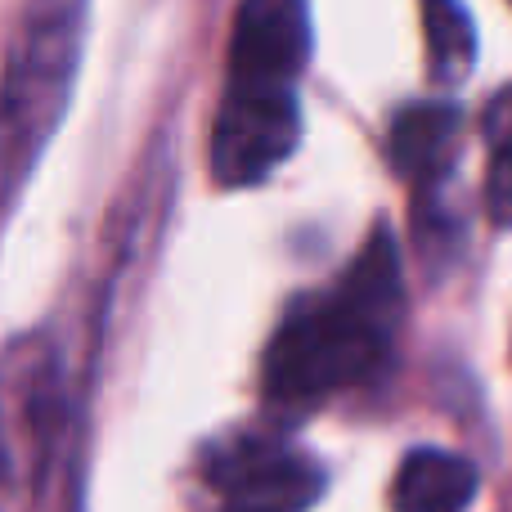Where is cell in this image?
I'll return each instance as SVG.
<instances>
[{"label":"cell","instance_id":"cell-3","mask_svg":"<svg viewBox=\"0 0 512 512\" xmlns=\"http://www.w3.org/2000/svg\"><path fill=\"white\" fill-rule=\"evenodd\" d=\"M301 140L297 86L265 81H225L221 108L212 122V171L225 189L265 180L292 158Z\"/></svg>","mask_w":512,"mask_h":512},{"label":"cell","instance_id":"cell-2","mask_svg":"<svg viewBox=\"0 0 512 512\" xmlns=\"http://www.w3.org/2000/svg\"><path fill=\"white\" fill-rule=\"evenodd\" d=\"M90 0H27L0 68V212L68 113Z\"/></svg>","mask_w":512,"mask_h":512},{"label":"cell","instance_id":"cell-1","mask_svg":"<svg viewBox=\"0 0 512 512\" xmlns=\"http://www.w3.org/2000/svg\"><path fill=\"white\" fill-rule=\"evenodd\" d=\"M405 315L400 252L387 230H373L333 292L310 297L265 346L261 382L274 405H319L346 387L378 378Z\"/></svg>","mask_w":512,"mask_h":512},{"label":"cell","instance_id":"cell-4","mask_svg":"<svg viewBox=\"0 0 512 512\" xmlns=\"http://www.w3.org/2000/svg\"><path fill=\"white\" fill-rule=\"evenodd\" d=\"M63 418L59 360L45 337H18L0 355V436L9 450V468L18 490H32L50 463L54 436Z\"/></svg>","mask_w":512,"mask_h":512},{"label":"cell","instance_id":"cell-9","mask_svg":"<svg viewBox=\"0 0 512 512\" xmlns=\"http://www.w3.org/2000/svg\"><path fill=\"white\" fill-rule=\"evenodd\" d=\"M427 41V68L436 86H463L477 63V23L463 0H418Z\"/></svg>","mask_w":512,"mask_h":512},{"label":"cell","instance_id":"cell-11","mask_svg":"<svg viewBox=\"0 0 512 512\" xmlns=\"http://www.w3.org/2000/svg\"><path fill=\"white\" fill-rule=\"evenodd\" d=\"M481 135H486L490 153L512 149V86H504L481 113Z\"/></svg>","mask_w":512,"mask_h":512},{"label":"cell","instance_id":"cell-12","mask_svg":"<svg viewBox=\"0 0 512 512\" xmlns=\"http://www.w3.org/2000/svg\"><path fill=\"white\" fill-rule=\"evenodd\" d=\"M23 490H18V477L14 468H9V450H5V436H0V512H18L23 504Z\"/></svg>","mask_w":512,"mask_h":512},{"label":"cell","instance_id":"cell-10","mask_svg":"<svg viewBox=\"0 0 512 512\" xmlns=\"http://www.w3.org/2000/svg\"><path fill=\"white\" fill-rule=\"evenodd\" d=\"M486 216L508 230L512 225V149L490 153V171H486Z\"/></svg>","mask_w":512,"mask_h":512},{"label":"cell","instance_id":"cell-5","mask_svg":"<svg viewBox=\"0 0 512 512\" xmlns=\"http://www.w3.org/2000/svg\"><path fill=\"white\" fill-rule=\"evenodd\" d=\"M212 486L239 512H306L324 490L315 459L283 441L243 436L212 459Z\"/></svg>","mask_w":512,"mask_h":512},{"label":"cell","instance_id":"cell-7","mask_svg":"<svg viewBox=\"0 0 512 512\" xmlns=\"http://www.w3.org/2000/svg\"><path fill=\"white\" fill-rule=\"evenodd\" d=\"M459 131L463 113L445 99H423V104L400 108L387 131V158L396 167V176L409 180V185L441 180L445 167L454 162V149H459Z\"/></svg>","mask_w":512,"mask_h":512},{"label":"cell","instance_id":"cell-6","mask_svg":"<svg viewBox=\"0 0 512 512\" xmlns=\"http://www.w3.org/2000/svg\"><path fill=\"white\" fill-rule=\"evenodd\" d=\"M310 41L306 0H243L230 36V81L297 86Z\"/></svg>","mask_w":512,"mask_h":512},{"label":"cell","instance_id":"cell-8","mask_svg":"<svg viewBox=\"0 0 512 512\" xmlns=\"http://www.w3.org/2000/svg\"><path fill=\"white\" fill-rule=\"evenodd\" d=\"M481 490V472L454 450H409L391 481V512H468Z\"/></svg>","mask_w":512,"mask_h":512},{"label":"cell","instance_id":"cell-13","mask_svg":"<svg viewBox=\"0 0 512 512\" xmlns=\"http://www.w3.org/2000/svg\"><path fill=\"white\" fill-rule=\"evenodd\" d=\"M225 512H239V508H225Z\"/></svg>","mask_w":512,"mask_h":512}]
</instances>
